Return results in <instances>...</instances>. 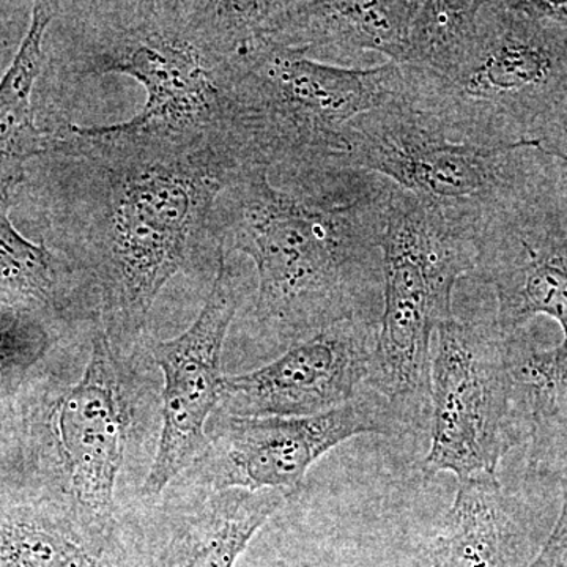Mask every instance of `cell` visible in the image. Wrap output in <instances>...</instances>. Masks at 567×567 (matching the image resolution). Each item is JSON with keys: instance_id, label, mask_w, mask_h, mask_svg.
I'll use <instances>...</instances> for the list:
<instances>
[{"instance_id": "obj_12", "label": "cell", "mask_w": 567, "mask_h": 567, "mask_svg": "<svg viewBox=\"0 0 567 567\" xmlns=\"http://www.w3.org/2000/svg\"><path fill=\"white\" fill-rule=\"evenodd\" d=\"M221 249L218 270L199 316L177 338L145 341L151 363L163 374L162 421L140 502H155L207 450V429L219 409L223 350L245 284Z\"/></svg>"}, {"instance_id": "obj_17", "label": "cell", "mask_w": 567, "mask_h": 567, "mask_svg": "<svg viewBox=\"0 0 567 567\" xmlns=\"http://www.w3.org/2000/svg\"><path fill=\"white\" fill-rule=\"evenodd\" d=\"M55 14V2L33 6L20 50L0 80V197L14 199L32 159L51 152L52 132L37 125L32 96L47 61L44 39Z\"/></svg>"}, {"instance_id": "obj_19", "label": "cell", "mask_w": 567, "mask_h": 567, "mask_svg": "<svg viewBox=\"0 0 567 567\" xmlns=\"http://www.w3.org/2000/svg\"><path fill=\"white\" fill-rule=\"evenodd\" d=\"M69 320L0 308V442L17 443L33 399L48 385L47 361Z\"/></svg>"}, {"instance_id": "obj_1", "label": "cell", "mask_w": 567, "mask_h": 567, "mask_svg": "<svg viewBox=\"0 0 567 567\" xmlns=\"http://www.w3.org/2000/svg\"><path fill=\"white\" fill-rule=\"evenodd\" d=\"M48 156L63 181L62 254L91 284L99 322L121 358L148 339L153 305L181 274L218 270L213 213L248 166L219 147L181 144L130 128L63 123Z\"/></svg>"}, {"instance_id": "obj_18", "label": "cell", "mask_w": 567, "mask_h": 567, "mask_svg": "<svg viewBox=\"0 0 567 567\" xmlns=\"http://www.w3.org/2000/svg\"><path fill=\"white\" fill-rule=\"evenodd\" d=\"M518 540L516 509L498 477L464 481L424 567H507Z\"/></svg>"}, {"instance_id": "obj_11", "label": "cell", "mask_w": 567, "mask_h": 567, "mask_svg": "<svg viewBox=\"0 0 567 567\" xmlns=\"http://www.w3.org/2000/svg\"><path fill=\"white\" fill-rule=\"evenodd\" d=\"M386 410L383 402L358 394L349 404L316 416L216 412L207 429V450L175 481L210 491H278L293 498L311 466L336 446L357 435L395 434L398 420Z\"/></svg>"}, {"instance_id": "obj_21", "label": "cell", "mask_w": 567, "mask_h": 567, "mask_svg": "<svg viewBox=\"0 0 567 567\" xmlns=\"http://www.w3.org/2000/svg\"><path fill=\"white\" fill-rule=\"evenodd\" d=\"M528 473L557 480L563 505L557 524L527 567H567V432L546 436L529 446Z\"/></svg>"}, {"instance_id": "obj_15", "label": "cell", "mask_w": 567, "mask_h": 567, "mask_svg": "<svg viewBox=\"0 0 567 567\" xmlns=\"http://www.w3.org/2000/svg\"><path fill=\"white\" fill-rule=\"evenodd\" d=\"M416 7L417 0L270 2L262 35L315 59L324 52L349 55L372 51L404 65Z\"/></svg>"}, {"instance_id": "obj_14", "label": "cell", "mask_w": 567, "mask_h": 567, "mask_svg": "<svg viewBox=\"0 0 567 567\" xmlns=\"http://www.w3.org/2000/svg\"><path fill=\"white\" fill-rule=\"evenodd\" d=\"M379 323L350 319L331 324L262 368L224 375L216 412L240 417H301L349 404L371 374Z\"/></svg>"}, {"instance_id": "obj_7", "label": "cell", "mask_w": 567, "mask_h": 567, "mask_svg": "<svg viewBox=\"0 0 567 567\" xmlns=\"http://www.w3.org/2000/svg\"><path fill=\"white\" fill-rule=\"evenodd\" d=\"M473 276L496 297L532 420L567 421V234L558 216L511 204L476 234Z\"/></svg>"}, {"instance_id": "obj_10", "label": "cell", "mask_w": 567, "mask_h": 567, "mask_svg": "<svg viewBox=\"0 0 567 567\" xmlns=\"http://www.w3.org/2000/svg\"><path fill=\"white\" fill-rule=\"evenodd\" d=\"M431 350V446L425 477L453 473L458 483L498 477V466L532 432L527 391L518 382L509 339L496 323L440 324Z\"/></svg>"}, {"instance_id": "obj_9", "label": "cell", "mask_w": 567, "mask_h": 567, "mask_svg": "<svg viewBox=\"0 0 567 567\" xmlns=\"http://www.w3.org/2000/svg\"><path fill=\"white\" fill-rule=\"evenodd\" d=\"M339 167L379 175L453 226L475 235L488 218L517 203L516 158L539 140L476 145L450 140L434 118L404 99L347 126Z\"/></svg>"}, {"instance_id": "obj_2", "label": "cell", "mask_w": 567, "mask_h": 567, "mask_svg": "<svg viewBox=\"0 0 567 567\" xmlns=\"http://www.w3.org/2000/svg\"><path fill=\"white\" fill-rule=\"evenodd\" d=\"M393 183L328 167L270 174L249 167L213 213V237L257 271L252 322L265 342L287 350L331 324L380 322L383 234Z\"/></svg>"}, {"instance_id": "obj_20", "label": "cell", "mask_w": 567, "mask_h": 567, "mask_svg": "<svg viewBox=\"0 0 567 567\" xmlns=\"http://www.w3.org/2000/svg\"><path fill=\"white\" fill-rule=\"evenodd\" d=\"M481 7L480 0H417L404 66L432 76L453 69L475 40Z\"/></svg>"}, {"instance_id": "obj_13", "label": "cell", "mask_w": 567, "mask_h": 567, "mask_svg": "<svg viewBox=\"0 0 567 567\" xmlns=\"http://www.w3.org/2000/svg\"><path fill=\"white\" fill-rule=\"evenodd\" d=\"M289 499L278 491H210L175 481L155 502L121 511L126 566L235 567Z\"/></svg>"}, {"instance_id": "obj_6", "label": "cell", "mask_w": 567, "mask_h": 567, "mask_svg": "<svg viewBox=\"0 0 567 567\" xmlns=\"http://www.w3.org/2000/svg\"><path fill=\"white\" fill-rule=\"evenodd\" d=\"M567 2H483L475 40L443 74L406 66L405 100L450 140L511 144L566 80Z\"/></svg>"}, {"instance_id": "obj_8", "label": "cell", "mask_w": 567, "mask_h": 567, "mask_svg": "<svg viewBox=\"0 0 567 567\" xmlns=\"http://www.w3.org/2000/svg\"><path fill=\"white\" fill-rule=\"evenodd\" d=\"M382 251L383 309L365 385L394 402L429 385L432 338L454 317L458 279L475 271L476 240L394 186Z\"/></svg>"}, {"instance_id": "obj_4", "label": "cell", "mask_w": 567, "mask_h": 567, "mask_svg": "<svg viewBox=\"0 0 567 567\" xmlns=\"http://www.w3.org/2000/svg\"><path fill=\"white\" fill-rule=\"evenodd\" d=\"M91 353L73 383H48L18 439L25 480L59 496L78 516L118 533L117 487L144 421L147 352L118 357L96 320Z\"/></svg>"}, {"instance_id": "obj_3", "label": "cell", "mask_w": 567, "mask_h": 567, "mask_svg": "<svg viewBox=\"0 0 567 567\" xmlns=\"http://www.w3.org/2000/svg\"><path fill=\"white\" fill-rule=\"evenodd\" d=\"M268 2H70L66 65L74 76L123 74L140 82L144 107L128 126L235 153V84L246 44L264 39ZM249 166V164H248Z\"/></svg>"}, {"instance_id": "obj_5", "label": "cell", "mask_w": 567, "mask_h": 567, "mask_svg": "<svg viewBox=\"0 0 567 567\" xmlns=\"http://www.w3.org/2000/svg\"><path fill=\"white\" fill-rule=\"evenodd\" d=\"M404 96L399 63L342 69L256 39L238 66L235 136L248 162L271 174L339 167L347 126Z\"/></svg>"}, {"instance_id": "obj_22", "label": "cell", "mask_w": 567, "mask_h": 567, "mask_svg": "<svg viewBox=\"0 0 567 567\" xmlns=\"http://www.w3.org/2000/svg\"><path fill=\"white\" fill-rule=\"evenodd\" d=\"M249 567H287V565L281 559H259Z\"/></svg>"}, {"instance_id": "obj_16", "label": "cell", "mask_w": 567, "mask_h": 567, "mask_svg": "<svg viewBox=\"0 0 567 567\" xmlns=\"http://www.w3.org/2000/svg\"><path fill=\"white\" fill-rule=\"evenodd\" d=\"M0 567H128L118 533L93 527L59 496L29 483L0 498Z\"/></svg>"}]
</instances>
